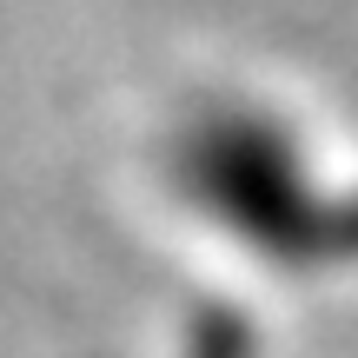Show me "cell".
<instances>
[{
  "instance_id": "1",
  "label": "cell",
  "mask_w": 358,
  "mask_h": 358,
  "mask_svg": "<svg viewBox=\"0 0 358 358\" xmlns=\"http://www.w3.org/2000/svg\"><path fill=\"white\" fill-rule=\"evenodd\" d=\"M173 179L206 219L279 266L358 259V199L319 192L292 133L252 106H213L173 146Z\"/></svg>"
}]
</instances>
